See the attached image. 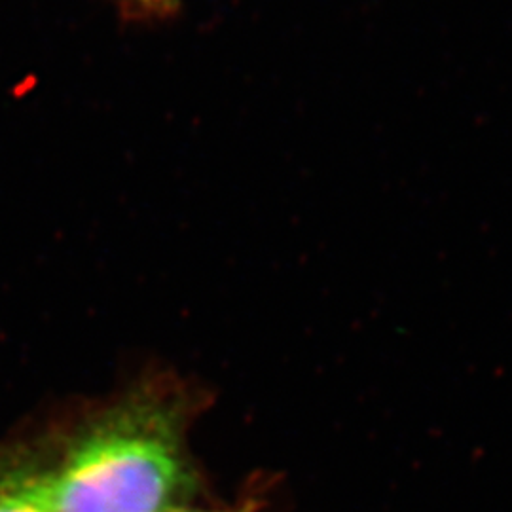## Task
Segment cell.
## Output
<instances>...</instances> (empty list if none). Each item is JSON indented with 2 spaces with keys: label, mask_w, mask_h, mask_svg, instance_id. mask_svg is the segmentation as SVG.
Wrapping results in <instances>:
<instances>
[{
  "label": "cell",
  "mask_w": 512,
  "mask_h": 512,
  "mask_svg": "<svg viewBox=\"0 0 512 512\" xmlns=\"http://www.w3.org/2000/svg\"><path fill=\"white\" fill-rule=\"evenodd\" d=\"M196 486L186 408L160 391L97 412L48 473L54 512H165L184 507Z\"/></svg>",
  "instance_id": "cell-1"
},
{
  "label": "cell",
  "mask_w": 512,
  "mask_h": 512,
  "mask_svg": "<svg viewBox=\"0 0 512 512\" xmlns=\"http://www.w3.org/2000/svg\"><path fill=\"white\" fill-rule=\"evenodd\" d=\"M0 512H54L48 473H14L0 482Z\"/></svg>",
  "instance_id": "cell-2"
},
{
  "label": "cell",
  "mask_w": 512,
  "mask_h": 512,
  "mask_svg": "<svg viewBox=\"0 0 512 512\" xmlns=\"http://www.w3.org/2000/svg\"><path fill=\"white\" fill-rule=\"evenodd\" d=\"M129 10L143 14V16H158L171 10V4L175 0H124Z\"/></svg>",
  "instance_id": "cell-3"
},
{
  "label": "cell",
  "mask_w": 512,
  "mask_h": 512,
  "mask_svg": "<svg viewBox=\"0 0 512 512\" xmlns=\"http://www.w3.org/2000/svg\"><path fill=\"white\" fill-rule=\"evenodd\" d=\"M165 512H256L255 507L251 503H243L239 507H224V509H196V507H190V505H184V507H177V509H169Z\"/></svg>",
  "instance_id": "cell-4"
}]
</instances>
